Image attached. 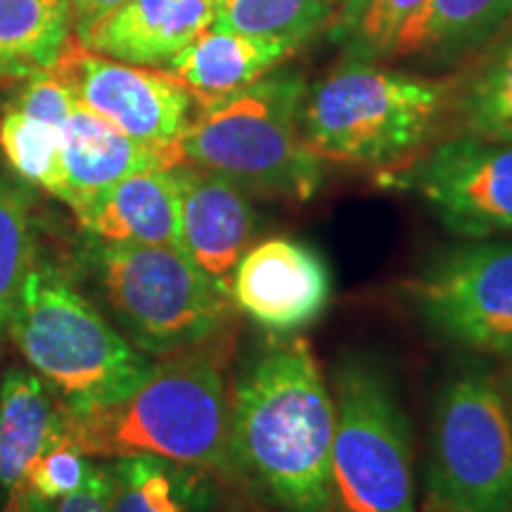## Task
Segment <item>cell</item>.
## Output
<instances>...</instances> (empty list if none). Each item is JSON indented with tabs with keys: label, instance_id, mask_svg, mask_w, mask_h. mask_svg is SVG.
I'll return each mask as SVG.
<instances>
[{
	"label": "cell",
	"instance_id": "1",
	"mask_svg": "<svg viewBox=\"0 0 512 512\" xmlns=\"http://www.w3.org/2000/svg\"><path fill=\"white\" fill-rule=\"evenodd\" d=\"M335 401L311 344L275 337L230 392L238 479L283 512H330Z\"/></svg>",
	"mask_w": 512,
	"mask_h": 512
},
{
	"label": "cell",
	"instance_id": "20",
	"mask_svg": "<svg viewBox=\"0 0 512 512\" xmlns=\"http://www.w3.org/2000/svg\"><path fill=\"white\" fill-rule=\"evenodd\" d=\"M107 512H214V475L174 460L133 453L110 458Z\"/></svg>",
	"mask_w": 512,
	"mask_h": 512
},
{
	"label": "cell",
	"instance_id": "6",
	"mask_svg": "<svg viewBox=\"0 0 512 512\" xmlns=\"http://www.w3.org/2000/svg\"><path fill=\"white\" fill-rule=\"evenodd\" d=\"M91 266L119 332L147 356L200 349L228 325L230 292L183 249L93 242Z\"/></svg>",
	"mask_w": 512,
	"mask_h": 512
},
{
	"label": "cell",
	"instance_id": "23",
	"mask_svg": "<svg viewBox=\"0 0 512 512\" xmlns=\"http://www.w3.org/2000/svg\"><path fill=\"white\" fill-rule=\"evenodd\" d=\"M339 0H216L211 27L302 46L330 27Z\"/></svg>",
	"mask_w": 512,
	"mask_h": 512
},
{
	"label": "cell",
	"instance_id": "16",
	"mask_svg": "<svg viewBox=\"0 0 512 512\" xmlns=\"http://www.w3.org/2000/svg\"><path fill=\"white\" fill-rule=\"evenodd\" d=\"M214 15L216 0H126L76 38L112 60L164 67L214 24Z\"/></svg>",
	"mask_w": 512,
	"mask_h": 512
},
{
	"label": "cell",
	"instance_id": "25",
	"mask_svg": "<svg viewBox=\"0 0 512 512\" xmlns=\"http://www.w3.org/2000/svg\"><path fill=\"white\" fill-rule=\"evenodd\" d=\"M34 259L29 190L0 171V342Z\"/></svg>",
	"mask_w": 512,
	"mask_h": 512
},
{
	"label": "cell",
	"instance_id": "21",
	"mask_svg": "<svg viewBox=\"0 0 512 512\" xmlns=\"http://www.w3.org/2000/svg\"><path fill=\"white\" fill-rule=\"evenodd\" d=\"M451 79L448 121L456 136L512 143V19Z\"/></svg>",
	"mask_w": 512,
	"mask_h": 512
},
{
	"label": "cell",
	"instance_id": "19",
	"mask_svg": "<svg viewBox=\"0 0 512 512\" xmlns=\"http://www.w3.org/2000/svg\"><path fill=\"white\" fill-rule=\"evenodd\" d=\"M67 432V408L31 368H8L0 380V489L24 482L31 463Z\"/></svg>",
	"mask_w": 512,
	"mask_h": 512
},
{
	"label": "cell",
	"instance_id": "15",
	"mask_svg": "<svg viewBox=\"0 0 512 512\" xmlns=\"http://www.w3.org/2000/svg\"><path fill=\"white\" fill-rule=\"evenodd\" d=\"M74 214L93 242L181 249V195L174 166L126 176Z\"/></svg>",
	"mask_w": 512,
	"mask_h": 512
},
{
	"label": "cell",
	"instance_id": "11",
	"mask_svg": "<svg viewBox=\"0 0 512 512\" xmlns=\"http://www.w3.org/2000/svg\"><path fill=\"white\" fill-rule=\"evenodd\" d=\"M48 72L69 88L76 105L143 143L178 145L195 117V98L166 69L112 60L76 36Z\"/></svg>",
	"mask_w": 512,
	"mask_h": 512
},
{
	"label": "cell",
	"instance_id": "26",
	"mask_svg": "<svg viewBox=\"0 0 512 512\" xmlns=\"http://www.w3.org/2000/svg\"><path fill=\"white\" fill-rule=\"evenodd\" d=\"M0 150L12 171L24 181L60 197L62 128L8 105L0 119Z\"/></svg>",
	"mask_w": 512,
	"mask_h": 512
},
{
	"label": "cell",
	"instance_id": "7",
	"mask_svg": "<svg viewBox=\"0 0 512 512\" xmlns=\"http://www.w3.org/2000/svg\"><path fill=\"white\" fill-rule=\"evenodd\" d=\"M330 512H418L411 422L387 373L351 356L332 375Z\"/></svg>",
	"mask_w": 512,
	"mask_h": 512
},
{
	"label": "cell",
	"instance_id": "29",
	"mask_svg": "<svg viewBox=\"0 0 512 512\" xmlns=\"http://www.w3.org/2000/svg\"><path fill=\"white\" fill-rule=\"evenodd\" d=\"M107 491H110L107 467L93 465L88 482L79 491L57 501L53 512H107Z\"/></svg>",
	"mask_w": 512,
	"mask_h": 512
},
{
	"label": "cell",
	"instance_id": "4",
	"mask_svg": "<svg viewBox=\"0 0 512 512\" xmlns=\"http://www.w3.org/2000/svg\"><path fill=\"white\" fill-rule=\"evenodd\" d=\"M8 337L69 413L124 399L155 366L55 266L38 259L24 278Z\"/></svg>",
	"mask_w": 512,
	"mask_h": 512
},
{
	"label": "cell",
	"instance_id": "8",
	"mask_svg": "<svg viewBox=\"0 0 512 512\" xmlns=\"http://www.w3.org/2000/svg\"><path fill=\"white\" fill-rule=\"evenodd\" d=\"M427 496L441 512H512V403L482 368H460L434 403Z\"/></svg>",
	"mask_w": 512,
	"mask_h": 512
},
{
	"label": "cell",
	"instance_id": "28",
	"mask_svg": "<svg viewBox=\"0 0 512 512\" xmlns=\"http://www.w3.org/2000/svg\"><path fill=\"white\" fill-rule=\"evenodd\" d=\"M10 107L29 114V117L48 121V124L64 128L69 114L74 112L76 102L69 88L50 72H38L27 76V83L19 88Z\"/></svg>",
	"mask_w": 512,
	"mask_h": 512
},
{
	"label": "cell",
	"instance_id": "14",
	"mask_svg": "<svg viewBox=\"0 0 512 512\" xmlns=\"http://www.w3.org/2000/svg\"><path fill=\"white\" fill-rule=\"evenodd\" d=\"M62 200L72 211L126 176L183 164L178 145H150L76 105L62 128Z\"/></svg>",
	"mask_w": 512,
	"mask_h": 512
},
{
	"label": "cell",
	"instance_id": "18",
	"mask_svg": "<svg viewBox=\"0 0 512 512\" xmlns=\"http://www.w3.org/2000/svg\"><path fill=\"white\" fill-rule=\"evenodd\" d=\"M512 19V0H425L403 29L394 57L456 67L477 55Z\"/></svg>",
	"mask_w": 512,
	"mask_h": 512
},
{
	"label": "cell",
	"instance_id": "9",
	"mask_svg": "<svg viewBox=\"0 0 512 512\" xmlns=\"http://www.w3.org/2000/svg\"><path fill=\"white\" fill-rule=\"evenodd\" d=\"M437 335L512 361V240H470L441 254L408 285Z\"/></svg>",
	"mask_w": 512,
	"mask_h": 512
},
{
	"label": "cell",
	"instance_id": "30",
	"mask_svg": "<svg viewBox=\"0 0 512 512\" xmlns=\"http://www.w3.org/2000/svg\"><path fill=\"white\" fill-rule=\"evenodd\" d=\"M124 3L126 0H72L76 36H81L83 31L91 29L93 24H98L100 19H105Z\"/></svg>",
	"mask_w": 512,
	"mask_h": 512
},
{
	"label": "cell",
	"instance_id": "22",
	"mask_svg": "<svg viewBox=\"0 0 512 512\" xmlns=\"http://www.w3.org/2000/svg\"><path fill=\"white\" fill-rule=\"evenodd\" d=\"M72 31V0H0V74L48 72Z\"/></svg>",
	"mask_w": 512,
	"mask_h": 512
},
{
	"label": "cell",
	"instance_id": "12",
	"mask_svg": "<svg viewBox=\"0 0 512 512\" xmlns=\"http://www.w3.org/2000/svg\"><path fill=\"white\" fill-rule=\"evenodd\" d=\"M230 299L261 330L292 337L328 309L332 275L313 247L292 238H268L240 259Z\"/></svg>",
	"mask_w": 512,
	"mask_h": 512
},
{
	"label": "cell",
	"instance_id": "17",
	"mask_svg": "<svg viewBox=\"0 0 512 512\" xmlns=\"http://www.w3.org/2000/svg\"><path fill=\"white\" fill-rule=\"evenodd\" d=\"M297 46L209 27L171 57L164 69L183 83L197 107L214 105L245 91L280 67Z\"/></svg>",
	"mask_w": 512,
	"mask_h": 512
},
{
	"label": "cell",
	"instance_id": "5",
	"mask_svg": "<svg viewBox=\"0 0 512 512\" xmlns=\"http://www.w3.org/2000/svg\"><path fill=\"white\" fill-rule=\"evenodd\" d=\"M306 88L299 74H268L226 100L197 107L178 140L183 164L214 171L247 195L309 202L323 185V159L302 131Z\"/></svg>",
	"mask_w": 512,
	"mask_h": 512
},
{
	"label": "cell",
	"instance_id": "13",
	"mask_svg": "<svg viewBox=\"0 0 512 512\" xmlns=\"http://www.w3.org/2000/svg\"><path fill=\"white\" fill-rule=\"evenodd\" d=\"M181 195V249L230 292L235 268L254 245L259 214L240 185L200 166H174Z\"/></svg>",
	"mask_w": 512,
	"mask_h": 512
},
{
	"label": "cell",
	"instance_id": "3",
	"mask_svg": "<svg viewBox=\"0 0 512 512\" xmlns=\"http://www.w3.org/2000/svg\"><path fill=\"white\" fill-rule=\"evenodd\" d=\"M451 98L453 79H425L344 57L306 88L302 131L323 162L392 174L439 136Z\"/></svg>",
	"mask_w": 512,
	"mask_h": 512
},
{
	"label": "cell",
	"instance_id": "24",
	"mask_svg": "<svg viewBox=\"0 0 512 512\" xmlns=\"http://www.w3.org/2000/svg\"><path fill=\"white\" fill-rule=\"evenodd\" d=\"M422 5L425 0H339L330 34L344 43V57L394 60L403 29Z\"/></svg>",
	"mask_w": 512,
	"mask_h": 512
},
{
	"label": "cell",
	"instance_id": "27",
	"mask_svg": "<svg viewBox=\"0 0 512 512\" xmlns=\"http://www.w3.org/2000/svg\"><path fill=\"white\" fill-rule=\"evenodd\" d=\"M91 470V458L64 432L60 439L53 441L31 463L22 484L27 486L31 494L43 498V501L57 503L64 496L79 491L88 482V477H91Z\"/></svg>",
	"mask_w": 512,
	"mask_h": 512
},
{
	"label": "cell",
	"instance_id": "10",
	"mask_svg": "<svg viewBox=\"0 0 512 512\" xmlns=\"http://www.w3.org/2000/svg\"><path fill=\"white\" fill-rule=\"evenodd\" d=\"M392 174H401L399 183L453 235L465 240L512 235V143L453 136Z\"/></svg>",
	"mask_w": 512,
	"mask_h": 512
},
{
	"label": "cell",
	"instance_id": "2",
	"mask_svg": "<svg viewBox=\"0 0 512 512\" xmlns=\"http://www.w3.org/2000/svg\"><path fill=\"white\" fill-rule=\"evenodd\" d=\"M67 434L88 458L147 453L238 479L230 448V389L207 351L162 358L124 399L88 413L67 411Z\"/></svg>",
	"mask_w": 512,
	"mask_h": 512
}]
</instances>
